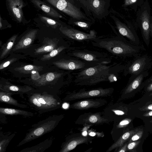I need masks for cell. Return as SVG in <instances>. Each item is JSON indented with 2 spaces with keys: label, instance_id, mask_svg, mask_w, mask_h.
Instances as JSON below:
<instances>
[{
  "label": "cell",
  "instance_id": "6da1fadb",
  "mask_svg": "<svg viewBox=\"0 0 152 152\" xmlns=\"http://www.w3.org/2000/svg\"><path fill=\"white\" fill-rule=\"evenodd\" d=\"M100 63L74 73V82L78 86H92L102 82L108 81L111 75L124 71L126 65L114 63Z\"/></svg>",
  "mask_w": 152,
  "mask_h": 152
},
{
  "label": "cell",
  "instance_id": "7a4b0ae2",
  "mask_svg": "<svg viewBox=\"0 0 152 152\" xmlns=\"http://www.w3.org/2000/svg\"><path fill=\"white\" fill-rule=\"evenodd\" d=\"M91 41L94 46L120 57H135L145 50L142 45L133 44L119 35L111 38H101L100 37Z\"/></svg>",
  "mask_w": 152,
  "mask_h": 152
},
{
  "label": "cell",
  "instance_id": "3957f363",
  "mask_svg": "<svg viewBox=\"0 0 152 152\" xmlns=\"http://www.w3.org/2000/svg\"><path fill=\"white\" fill-rule=\"evenodd\" d=\"M30 91L27 93L28 101L39 113L51 111L60 107L61 100L55 94L46 91Z\"/></svg>",
  "mask_w": 152,
  "mask_h": 152
},
{
  "label": "cell",
  "instance_id": "277c9868",
  "mask_svg": "<svg viewBox=\"0 0 152 152\" xmlns=\"http://www.w3.org/2000/svg\"><path fill=\"white\" fill-rule=\"evenodd\" d=\"M64 117L62 114L53 115L32 125L17 147L22 145L52 131Z\"/></svg>",
  "mask_w": 152,
  "mask_h": 152
},
{
  "label": "cell",
  "instance_id": "5b68a950",
  "mask_svg": "<svg viewBox=\"0 0 152 152\" xmlns=\"http://www.w3.org/2000/svg\"><path fill=\"white\" fill-rule=\"evenodd\" d=\"M148 0H145L137 12L136 21L140 29L142 38L146 46L150 43V31L151 16Z\"/></svg>",
  "mask_w": 152,
  "mask_h": 152
},
{
  "label": "cell",
  "instance_id": "8992f818",
  "mask_svg": "<svg viewBox=\"0 0 152 152\" xmlns=\"http://www.w3.org/2000/svg\"><path fill=\"white\" fill-rule=\"evenodd\" d=\"M152 66V58L147 55H139L134 57L133 60L126 64L123 71L126 76L130 75H136L148 71Z\"/></svg>",
  "mask_w": 152,
  "mask_h": 152
},
{
  "label": "cell",
  "instance_id": "52a82bcc",
  "mask_svg": "<svg viewBox=\"0 0 152 152\" xmlns=\"http://www.w3.org/2000/svg\"><path fill=\"white\" fill-rule=\"evenodd\" d=\"M46 0L55 7L73 19L79 20H90L79 8L68 0Z\"/></svg>",
  "mask_w": 152,
  "mask_h": 152
},
{
  "label": "cell",
  "instance_id": "ba28073f",
  "mask_svg": "<svg viewBox=\"0 0 152 152\" xmlns=\"http://www.w3.org/2000/svg\"><path fill=\"white\" fill-rule=\"evenodd\" d=\"M69 55L83 61L97 64H108L111 61L110 58L106 54L86 50H75Z\"/></svg>",
  "mask_w": 152,
  "mask_h": 152
},
{
  "label": "cell",
  "instance_id": "9c48e42d",
  "mask_svg": "<svg viewBox=\"0 0 152 152\" xmlns=\"http://www.w3.org/2000/svg\"><path fill=\"white\" fill-rule=\"evenodd\" d=\"M114 91L113 88H98L86 91L82 89L78 92H73L68 94L65 97L64 100L71 101L83 99L108 96H110Z\"/></svg>",
  "mask_w": 152,
  "mask_h": 152
},
{
  "label": "cell",
  "instance_id": "30bf717a",
  "mask_svg": "<svg viewBox=\"0 0 152 152\" xmlns=\"http://www.w3.org/2000/svg\"><path fill=\"white\" fill-rule=\"evenodd\" d=\"M53 64L59 68L70 71L81 70L99 64L85 61L74 57L68 59H62Z\"/></svg>",
  "mask_w": 152,
  "mask_h": 152
},
{
  "label": "cell",
  "instance_id": "8fae6325",
  "mask_svg": "<svg viewBox=\"0 0 152 152\" xmlns=\"http://www.w3.org/2000/svg\"><path fill=\"white\" fill-rule=\"evenodd\" d=\"M61 32L69 38L78 41H91L97 39L96 32L94 30H91L89 33L80 31L72 28H68L61 26L60 28Z\"/></svg>",
  "mask_w": 152,
  "mask_h": 152
},
{
  "label": "cell",
  "instance_id": "7c38bea8",
  "mask_svg": "<svg viewBox=\"0 0 152 152\" xmlns=\"http://www.w3.org/2000/svg\"><path fill=\"white\" fill-rule=\"evenodd\" d=\"M114 19L119 35L126 39V38L128 41L133 44L140 45L138 35L132 25H127L115 18Z\"/></svg>",
  "mask_w": 152,
  "mask_h": 152
},
{
  "label": "cell",
  "instance_id": "4fadbf2b",
  "mask_svg": "<svg viewBox=\"0 0 152 152\" xmlns=\"http://www.w3.org/2000/svg\"><path fill=\"white\" fill-rule=\"evenodd\" d=\"M102 113L98 112L85 113L79 116L75 123L80 125L93 126L108 123L112 121L111 119L102 115Z\"/></svg>",
  "mask_w": 152,
  "mask_h": 152
},
{
  "label": "cell",
  "instance_id": "5bb4252c",
  "mask_svg": "<svg viewBox=\"0 0 152 152\" xmlns=\"http://www.w3.org/2000/svg\"><path fill=\"white\" fill-rule=\"evenodd\" d=\"M107 103L106 100L102 99H88L77 101L70 105L71 108L79 110H88L91 108H97L102 106Z\"/></svg>",
  "mask_w": 152,
  "mask_h": 152
},
{
  "label": "cell",
  "instance_id": "9a60e30c",
  "mask_svg": "<svg viewBox=\"0 0 152 152\" xmlns=\"http://www.w3.org/2000/svg\"><path fill=\"white\" fill-rule=\"evenodd\" d=\"M92 139L91 137L83 135L69 138L62 144L59 152H69L78 145L89 142Z\"/></svg>",
  "mask_w": 152,
  "mask_h": 152
},
{
  "label": "cell",
  "instance_id": "2e32d148",
  "mask_svg": "<svg viewBox=\"0 0 152 152\" xmlns=\"http://www.w3.org/2000/svg\"><path fill=\"white\" fill-rule=\"evenodd\" d=\"M148 75V71L137 75H131L129 78L128 84L125 89L124 93L126 94L132 92L138 88L143 84V81Z\"/></svg>",
  "mask_w": 152,
  "mask_h": 152
},
{
  "label": "cell",
  "instance_id": "e0dca14e",
  "mask_svg": "<svg viewBox=\"0 0 152 152\" xmlns=\"http://www.w3.org/2000/svg\"><path fill=\"white\" fill-rule=\"evenodd\" d=\"M9 8L16 19L19 22L23 17L22 8L24 4L22 0H7Z\"/></svg>",
  "mask_w": 152,
  "mask_h": 152
},
{
  "label": "cell",
  "instance_id": "ac0fdd59",
  "mask_svg": "<svg viewBox=\"0 0 152 152\" xmlns=\"http://www.w3.org/2000/svg\"><path fill=\"white\" fill-rule=\"evenodd\" d=\"M37 32L36 29L31 30L24 35L13 48L14 51L26 48L33 42Z\"/></svg>",
  "mask_w": 152,
  "mask_h": 152
},
{
  "label": "cell",
  "instance_id": "d6986e66",
  "mask_svg": "<svg viewBox=\"0 0 152 152\" xmlns=\"http://www.w3.org/2000/svg\"><path fill=\"white\" fill-rule=\"evenodd\" d=\"M31 1L48 15L56 18H62V16L57 11L40 0H31Z\"/></svg>",
  "mask_w": 152,
  "mask_h": 152
},
{
  "label": "cell",
  "instance_id": "ffe728a7",
  "mask_svg": "<svg viewBox=\"0 0 152 152\" xmlns=\"http://www.w3.org/2000/svg\"><path fill=\"white\" fill-rule=\"evenodd\" d=\"M53 141L52 137H49L35 146L22 149L20 152H43L49 148Z\"/></svg>",
  "mask_w": 152,
  "mask_h": 152
},
{
  "label": "cell",
  "instance_id": "44dd1931",
  "mask_svg": "<svg viewBox=\"0 0 152 152\" xmlns=\"http://www.w3.org/2000/svg\"><path fill=\"white\" fill-rule=\"evenodd\" d=\"M88 10L97 15L104 11L105 2L103 0H86Z\"/></svg>",
  "mask_w": 152,
  "mask_h": 152
},
{
  "label": "cell",
  "instance_id": "7402d4cb",
  "mask_svg": "<svg viewBox=\"0 0 152 152\" xmlns=\"http://www.w3.org/2000/svg\"><path fill=\"white\" fill-rule=\"evenodd\" d=\"M12 95V94L10 93L4 91H1L0 102L23 108L27 107L26 105L20 103L17 100L12 98L11 96Z\"/></svg>",
  "mask_w": 152,
  "mask_h": 152
},
{
  "label": "cell",
  "instance_id": "603a6c76",
  "mask_svg": "<svg viewBox=\"0 0 152 152\" xmlns=\"http://www.w3.org/2000/svg\"><path fill=\"white\" fill-rule=\"evenodd\" d=\"M0 113L4 114L10 115H21L26 117H31L34 116L33 113L24 110L20 109L4 108H0Z\"/></svg>",
  "mask_w": 152,
  "mask_h": 152
},
{
  "label": "cell",
  "instance_id": "cb8c5ba5",
  "mask_svg": "<svg viewBox=\"0 0 152 152\" xmlns=\"http://www.w3.org/2000/svg\"><path fill=\"white\" fill-rule=\"evenodd\" d=\"M137 132V130L136 129L125 133L108 148L106 152H110L115 148L121 147L126 140Z\"/></svg>",
  "mask_w": 152,
  "mask_h": 152
},
{
  "label": "cell",
  "instance_id": "d4e9b609",
  "mask_svg": "<svg viewBox=\"0 0 152 152\" xmlns=\"http://www.w3.org/2000/svg\"><path fill=\"white\" fill-rule=\"evenodd\" d=\"M0 89L3 91L11 93L12 95L14 94H23L27 93L31 89L29 88L20 87L15 85H6L1 87Z\"/></svg>",
  "mask_w": 152,
  "mask_h": 152
},
{
  "label": "cell",
  "instance_id": "484cf974",
  "mask_svg": "<svg viewBox=\"0 0 152 152\" xmlns=\"http://www.w3.org/2000/svg\"><path fill=\"white\" fill-rule=\"evenodd\" d=\"M122 6L126 10L137 12L145 0H123Z\"/></svg>",
  "mask_w": 152,
  "mask_h": 152
},
{
  "label": "cell",
  "instance_id": "4316f807",
  "mask_svg": "<svg viewBox=\"0 0 152 152\" xmlns=\"http://www.w3.org/2000/svg\"><path fill=\"white\" fill-rule=\"evenodd\" d=\"M17 35H15L12 37L9 40L2 46V52L0 58H3L10 51L15 42Z\"/></svg>",
  "mask_w": 152,
  "mask_h": 152
},
{
  "label": "cell",
  "instance_id": "83f0119b",
  "mask_svg": "<svg viewBox=\"0 0 152 152\" xmlns=\"http://www.w3.org/2000/svg\"><path fill=\"white\" fill-rule=\"evenodd\" d=\"M14 133L10 135H4L0 134V152H4L12 138L15 136Z\"/></svg>",
  "mask_w": 152,
  "mask_h": 152
},
{
  "label": "cell",
  "instance_id": "f1b7e54d",
  "mask_svg": "<svg viewBox=\"0 0 152 152\" xmlns=\"http://www.w3.org/2000/svg\"><path fill=\"white\" fill-rule=\"evenodd\" d=\"M56 47V46L54 42L50 41L37 49L35 51V53L39 54L50 52L54 49Z\"/></svg>",
  "mask_w": 152,
  "mask_h": 152
},
{
  "label": "cell",
  "instance_id": "f546056e",
  "mask_svg": "<svg viewBox=\"0 0 152 152\" xmlns=\"http://www.w3.org/2000/svg\"><path fill=\"white\" fill-rule=\"evenodd\" d=\"M66 48V47L62 46H60L57 49H54L49 53L45 55L41 59L42 61L49 59L55 56L61 51Z\"/></svg>",
  "mask_w": 152,
  "mask_h": 152
},
{
  "label": "cell",
  "instance_id": "4dcf8cb0",
  "mask_svg": "<svg viewBox=\"0 0 152 152\" xmlns=\"http://www.w3.org/2000/svg\"><path fill=\"white\" fill-rule=\"evenodd\" d=\"M40 17L42 21L53 28H56L60 24L58 22L49 18L44 16H40Z\"/></svg>",
  "mask_w": 152,
  "mask_h": 152
},
{
  "label": "cell",
  "instance_id": "1f68e13d",
  "mask_svg": "<svg viewBox=\"0 0 152 152\" xmlns=\"http://www.w3.org/2000/svg\"><path fill=\"white\" fill-rule=\"evenodd\" d=\"M73 24L84 29H87L90 27L89 23L81 21H74Z\"/></svg>",
  "mask_w": 152,
  "mask_h": 152
},
{
  "label": "cell",
  "instance_id": "d6a6232c",
  "mask_svg": "<svg viewBox=\"0 0 152 152\" xmlns=\"http://www.w3.org/2000/svg\"><path fill=\"white\" fill-rule=\"evenodd\" d=\"M143 134V131H141L137 132L134 134L131 137V139L130 141H135L141 138Z\"/></svg>",
  "mask_w": 152,
  "mask_h": 152
},
{
  "label": "cell",
  "instance_id": "836d02e7",
  "mask_svg": "<svg viewBox=\"0 0 152 152\" xmlns=\"http://www.w3.org/2000/svg\"><path fill=\"white\" fill-rule=\"evenodd\" d=\"M131 121L129 119H125L121 121L118 126V128L123 127L128 125Z\"/></svg>",
  "mask_w": 152,
  "mask_h": 152
},
{
  "label": "cell",
  "instance_id": "e575fe53",
  "mask_svg": "<svg viewBox=\"0 0 152 152\" xmlns=\"http://www.w3.org/2000/svg\"><path fill=\"white\" fill-rule=\"evenodd\" d=\"M34 68V66L32 65H26L21 68H20L19 70L22 72L29 71L33 70Z\"/></svg>",
  "mask_w": 152,
  "mask_h": 152
},
{
  "label": "cell",
  "instance_id": "d590c367",
  "mask_svg": "<svg viewBox=\"0 0 152 152\" xmlns=\"http://www.w3.org/2000/svg\"><path fill=\"white\" fill-rule=\"evenodd\" d=\"M55 77V75L54 73H49L46 76L45 80L47 82L51 81L54 79Z\"/></svg>",
  "mask_w": 152,
  "mask_h": 152
},
{
  "label": "cell",
  "instance_id": "8d00e7d4",
  "mask_svg": "<svg viewBox=\"0 0 152 152\" xmlns=\"http://www.w3.org/2000/svg\"><path fill=\"white\" fill-rule=\"evenodd\" d=\"M111 107V108L110 109V113H113V114H112L114 115L115 114L116 115H122L124 114V113L121 111L119 110H118L116 109H115L113 107Z\"/></svg>",
  "mask_w": 152,
  "mask_h": 152
},
{
  "label": "cell",
  "instance_id": "74e56055",
  "mask_svg": "<svg viewBox=\"0 0 152 152\" xmlns=\"http://www.w3.org/2000/svg\"><path fill=\"white\" fill-rule=\"evenodd\" d=\"M14 59L7 61L1 63L0 65V69H2L9 66L12 61H14Z\"/></svg>",
  "mask_w": 152,
  "mask_h": 152
},
{
  "label": "cell",
  "instance_id": "f35d334b",
  "mask_svg": "<svg viewBox=\"0 0 152 152\" xmlns=\"http://www.w3.org/2000/svg\"><path fill=\"white\" fill-rule=\"evenodd\" d=\"M138 143L139 142H133L130 143L127 146L128 149L129 150H132L135 147Z\"/></svg>",
  "mask_w": 152,
  "mask_h": 152
},
{
  "label": "cell",
  "instance_id": "ab89813d",
  "mask_svg": "<svg viewBox=\"0 0 152 152\" xmlns=\"http://www.w3.org/2000/svg\"><path fill=\"white\" fill-rule=\"evenodd\" d=\"M82 4L87 10H88L86 0H77Z\"/></svg>",
  "mask_w": 152,
  "mask_h": 152
},
{
  "label": "cell",
  "instance_id": "60d3db41",
  "mask_svg": "<svg viewBox=\"0 0 152 152\" xmlns=\"http://www.w3.org/2000/svg\"><path fill=\"white\" fill-rule=\"evenodd\" d=\"M127 144H125L122 148H121L118 151V152H125L126 151V148L127 147Z\"/></svg>",
  "mask_w": 152,
  "mask_h": 152
},
{
  "label": "cell",
  "instance_id": "b9f144b4",
  "mask_svg": "<svg viewBox=\"0 0 152 152\" xmlns=\"http://www.w3.org/2000/svg\"><path fill=\"white\" fill-rule=\"evenodd\" d=\"M150 35L152 38V16H151L150 26Z\"/></svg>",
  "mask_w": 152,
  "mask_h": 152
},
{
  "label": "cell",
  "instance_id": "7bdbcfd3",
  "mask_svg": "<svg viewBox=\"0 0 152 152\" xmlns=\"http://www.w3.org/2000/svg\"><path fill=\"white\" fill-rule=\"evenodd\" d=\"M146 82H152V75L148 79L145 81Z\"/></svg>",
  "mask_w": 152,
  "mask_h": 152
},
{
  "label": "cell",
  "instance_id": "ee69618b",
  "mask_svg": "<svg viewBox=\"0 0 152 152\" xmlns=\"http://www.w3.org/2000/svg\"><path fill=\"white\" fill-rule=\"evenodd\" d=\"M63 107L64 109L67 108L68 107V104L66 103L64 104L63 105Z\"/></svg>",
  "mask_w": 152,
  "mask_h": 152
},
{
  "label": "cell",
  "instance_id": "f6af8a7d",
  "mask_svg": "<svg viewBox=\"0 0 152 152\" xmlns=\"http://www.w3.org/2000/svg\"><path fill=\"white\" fill-rule=\"evenodd\" d=\"M148 110H152V104H151L148 107Z\"/></svg>",
  "mask_w": 152,
  "mask_h": 152
},
{
  "label": "cell",
  "instance_id": "bcb514c9",
  "mask_svg": "<svg viewBox=\"0 0 152 152\" xmlns=\"http://www.w3.org/2000/svg\"><path fill=\"white\" fill-rule=\"evenodd\" d=\"M2 27V24L1 23V17H0V28H1Z\"/></svg>",
  "mask_w": 152,
  "mask_h": 152
},
{
  "label": "cell",
  "instance_id": "7dc6e473",
  "mask_svg": "<svg viewBox=\"0 0 152 152\" xmlns=\"http://www.w3.org/2000/svg\"><path fill=\"white\" fill-rule=\"evenodd\" d=\"M148 114V116H152V111H151L150 112H149Z\"/></svg>",
  "mask_w": 152,
  "mask_h": 152
},
{
  "label": "cell",
  "instance_id": "c3c4849f",
  "mask_svg": "<svg viewBox=\"0 0 152 152\" xmlns=\"http://www.w3.org/2000/svg\"><path fill=\"white\" fill-rule=\"evenodd\" d=\"M68 0L72 3H73L74 2V1L73 0Z\"/></svg>",
  "mask_w": 152,
  "mask_h": 152
},
{
  "label": "cell",
  "instance_id": "681fc988",
  "mask_svg": "<svg viewBox=\"0 0 152 152\" xmlns=\"http://www.w3.org/2000/svg\"><path fill=\"white\" fill-rule=\"evenodd\" d=\"M151 6H152V0H151Z\"/></svg>",
  "mask_w": 152,
  "mask_h": 152
},
{
  "label": "cell",
  "instance_id": "f907efd6",
  "mask_svg": "<svg viewBox=\"0 0 152 152\" xmlns=\"http://www.w3.org/2000/svg\"><path fill=\"white\" fill-rule=\"evenodd\" d=\"M151 122H152V120L151 121Z\"/></svg>",
  "mask_w": 152,
  "mask_h": 152
},
{
  "label": "cell",
  "instance_id": "816d5d0a",
  "mask_svg": "<svg viewBox=\"0 0 152 152\" xmlns=\"http://www.w3.org/2000/svg\"></svg>",
  "mask_w": 152,
  "mask_h": 152
}]
</instances>
